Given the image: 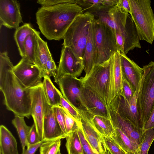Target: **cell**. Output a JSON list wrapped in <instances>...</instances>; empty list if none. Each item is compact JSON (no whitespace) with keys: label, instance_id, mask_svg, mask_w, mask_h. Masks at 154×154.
Wrapping results in <instances>:
<instances>
[{"label":"cell","instance_id":"52a82bcc","mask_svg":"<svg viewBox=\"0 0 154 154\" xmlns=\"http://www.w3.org/2000/svg\"><path fill=\"white\" fill-rule=\"evenodd\" d=\"M143 74L141 81L137 103L144 126L154 106V62L151 61L143 66Z\"/></svg>","mask_w":154,"mask_h":154},{"label":"cell","instance_id":"30bf717a","mask_svg":"<svg viewBox=\"0 0 154 154\" xmlns=\"http://www.w3.org/2000/svg\"><path fill=\"white\" fill-rule=\"evenodd\" d=\"M31 115L32 116L40 140L44 139L43 122L46 110L50 105L42 84L32 88Z\"/></svg>","mask_w":154,"mask_h":154},{"label":"cell","instance_id":"f35d334b","mask_svg":"<svg viewBox=\"0 0 154 154\" xmlns=\"http://www.w3.org/2000/svg\"><path fill=\"white\" fill-rule=\"evenodd\" d=\"M77 132L82 143L84 154H96L85 138L81 125Z\"/></svg>","mask_w":154,"mask_h":154},{"label":"cell","instance_id":"4fadbf2b","mask_svg":"<svg viewBox=\"0 0 154 154\" xmlns=\"http://www.w3.org/2000/svg\"><path fill=\"white\" fill-rule=\"evenodd\" d=\"M117 51L126 55L135 48H141L140 39L130 15L128 17L125 29L115 33Z\"/></svg>","mask_w":154,"mask_h":154},{"label":"cell","instance_id":"ba28073f","mask_svg":"<svg viewBox=\"0 0 154 154\" xmlns=\"http://www.w3.org/2000/svg\"><path fill=\"white\" fill-rule=\"evenodd\" d=\"M141 81L133 98L130 101H128L120 94L115 97L109 107L135 126L143 130L144 126L140 116L137 103Z\"/></svg>","mask_w":154,"mask_h":154},{"label":"cell","instance_id":"f6af8a7d","mask_svg":"<svg viewBox=\"0 0 154 154\" xmlns=\"http://www.w3.org/2000/svg\"><path fill=\"white\" fill-rule=\"evenodd\" d=\"M117 5L122 8L130 14V8L128 0H118Z\"/></svg>","mask_w":154,"mask_h":154},{"label":"cell","instance_id":"e0dca14e","mask_svg":"<svg viewBox=\"0 0 154 154\" xmlns=\"http://www.w3.org/2000/svg\"><path fill=\"white\" fill-rule=\"evenodd\" d=\"M109 118L114 128L120 129L129 138L139 146L144 132L129 121L120 116L109 106Z\"/></svg>","mask_w":154,"mask_h":154},{"label":"cell","instance_id":"7a4b0ae2","mask_svg":"<svg viewBox=\"0 0 154 154\" xmlns=\"http://www.w3.org/2000/svg\"><path fill=\"white\" fill-rule=\"evenodd\" d=\"M83 13V9L75 2L42 6L36 12V23L48 39L59 41L76 17Z\"/></svg>","mask_w":154,"mask_h":154},{"label":"cell","instance_id":"7c38bea8","mask_svg":"<svg viewBox=\"0 0 154 154\" xmlns=\"http://www.w3.org/2000/svg\"><path fill=\"white\" fill-rule=\"evenodd\" d=\"M84 68L83 61L76 57L69 47L63 45L57 69V80L66 75L77 77L81 74Z\"/></svg>","mask_w":154,"mask_h":154},{"label":"cell","instance_id":"7402d4cb","mask_svg":"<svg viewBox=\"0 0 154 154\" xmlns=\"http://www.w3.org/2000/svg\"><path fill=\"white\" fill-rule=\"evenodd\" d=\"M90 122L95 130L102 136L111 137L115 134V129L109 118L88 114Z\"/></svg>","mask_w":154,"mask_h":154},{"label":"cell","instance_id":"60d3db41","mask_svg":"<svg viewBox=\"0 0 154 154\" xmlns=\"http://www.w3.org/2000/svg\"><path fill=\"white\" fill-rule=\"evenodd\" d=\"M37 3L42 6L51 7L66 3H75V1L74 0H38Z\"/></svg>","mask_w":154,"mask_h":154},{"label":"cell","instance_id":"1f68e13d","mask_svg":"<svg viewBox=\"0 0 154 154\" xmlns=\"http://www.w3.org/2000/svg\"><path fill=\"white\" fill-rule=\"evenodd\" d=\"M154 140V127L145 131L136 154H148L150 146Z\"/></svg>","mask_w":154,"mask_h":154},{"label":"cell","instance_id":"9a60e30c","mask_svg":"<svg viewBox=\"0 0 154 154\" xmlns=\"http://www.w3.org/2000/svg\"><path fill=\"white\" fill-rule=\"evenodd\" d=\"M81 97L85 106L91 114L109 118V106L99 96L84 85L81 90Z\"/></svg>","mask_w":154,"mask_h":154},{"label":"cell","instance_id":"4316f807","mask_svg":"<svg viewBox=\"0 0 154 154\" xmlns=\"http://www.w3.org/2000/svg\"><path fill=\"white\" fill-rule=\"evenodd\" d=\"M42 84L45 95L49 104L52 106L60 105V91L54 86L50 77L47 75H45L43 78Z\"/></svg>","mask_w":154,"mask_h":154},{"label":"cell","instance_id":"d4e9b609","mask_svg":"<svg viewBox=\"0 0 154 154\" xmlns=\"http://www.w3.org/2000/svg\"><path fill=\"white\" fill-rule=\"evenodd\" d=\"M115 134L112 138L127 154H136L139 146L120 129L115 128Z\"/></svg>","mask_w":154,"mask_h":154},{"label":"cell","instance_id":"8d00e7d4","mask_svg":"<svg viewBox=\"0 0 154 154\" xmlns=\"http://www.w3.org/2000/svg\"><path fill=\"white\" fill-rule=\"evenodd\" d=\"M57 119L63 134L66 137L65 116L63 108L60 105L53 106Z\"/></svg>","mask_w":154,"mask_h":154},{"label":"cell","instance_id":"277c9868","mask_svg":"<svg viewBox=\"0 0 154 154\" xmlns=\"http://www.w3.org/2000/svg\"><path fill=\"white\" fill-rule=\"evenodd\" d=\"M94 19V15L89 12L79 15L63 38V45L69 47L76 57L83 61L90 25Z\"/></svg>","mask_w":154,"mask_h":154},{"label":"cell","instance_id":"8fae6325","mask_svg":"<svg viewBox=\"0 0 154 154\" xmlns=\"http://www.w3.org/2000/svg\"><path fill=\"white\" fill-rule=\"evenodd\" d=\"M13 71L21 82L26 87L33 88L42 84L45 75L41 69L25 58L13 68Z\"/></svg>","mask_w":154,"mask_h":154},{"label":"cell","instance_id":"ee69618b","mask_svg":"<svg viewBox=\"0 0 154 154\" xmlns=\"http://www.w3.org/2000/svg\"><path fill=\"white\" fill-rule=\"evenodd\" d=\"M153 127H154V106L148 120L144 125L143 128V131Z\"/></svg>","mask_w":154,"mask_h":154},{"label":"cell","instance_id":"5b68a950","mask_svg":"<svg viewBox=\"0 0 154 154\" xmlns=\"http://www.w3.org/2000/svg\"><path fill=\"white\" fill-rule=\"evenodd\" d=\"M130 15L140 40L152 44L154 41V14L150 0H128Z\"/></svg>","mask_w":154,"mask_h":154},{"label":"cell","instance_id":"603a6c76","mask_svg":"<svg viewBox=\"0 0 154 154\" xmlns=\"http://www.w3.org/2000/svg\"><path fill=\"white\" fill-rule=\"evenodd\" d=\"M0 154H19L15 138L2 125L0 127Z\"/></svg>","mask_w":154,"mask_h":154},{"label":"cell","instance_id":"d6a6232c","mask_svg":"<svg viewBox=\"0 0 154 154\" xmlns=\"http://www.w3.org/2000/svg\"><path fill=\"white\" fill-rule=\"evenodd\" d=\"M60 139L44 142L40 147V154H57L60 151Z\"/></svg>","mask_w":154,"mask_h":154},{"label":"cell","instance_id":"9c48e42d","mask_svg":"<svg viewBox=\"0 0 154 154\" xmlns=\"http://www.w3.org/2000/svg\"><path fill=\"white\" fill-rule=\"evenodd\" d=\"M57 83L63 97L78 112H89L82 99L81 90L84 85L81 79L66 75L59 78Z\"/></svg>","mask_w":154,"mask_h":154},{"label":"cell","instance_id":"d590c367","mask_svg":"<svg viewBox=\"0 0 154 154\" xmlns=\"http://www.w3.org/2000/svg\"><path fill=\"white\" fill-rule=\"evenodd\" d=\"M60 94L61 97L60 106L66 109L79 123L81 124L80 116L78 112L63 97L60 91Z\"/></svg>","mask_w":154,"mask_h":154},{"label":"cell","instance_id":"d6986e66","mask_svg":"<svg viewBox=\"0 0 154 154\" xmlns=\"http://www.w3.org/2000/svg\"><path fill=\"white\" fill-rule=\"evenodd\" d=\"M44 139L47 141L66 138L57 119L53 107L50 105L45 112L43 122Z\"/></svg>","mask_w":154,"mask_h":154},{"label":"cell","instance_id":"74e56055","mask_svg":"<svg viewBox=\"0 0 154 154\" xmlns=\"http://www.w3.org/2000/svg\"><path fill=\"white\" fill-rule=\"evenodd\" d=\"M46 75L50 77L51 76L53 77L55 82L57 83V69L52 56L48 60L46 64Z\"/></svg>","mask_w":154,"mask_h":154},{"label":"cell","instance_id":"6da1fadb","mask_svg":"<svg viewBox=\"0 0 154 154\" xmlns=\"http://www.w3.org/2000/svg\"><path fill=\"white\" fill-rule=\"evenodd\" d=\"M14 66L8 52L0 53V89L8 110L15 116L29 118L32 88L25 86L13 71Z\"/></svg>","mask_w":154,"mask_h":154},{"label":"cell","instance_id":"44dd1931","mask_svg":"<svg viewBox=\"0 0 154 154\" xmlns=\"http://www.w3.org/2000/svg\"><path fill=\"white\" fill-rule=\"evenodd\" d=\"M52 56L47 42L42 39L39 32L37 35V40L35 50L34 64L38 66L46 75L47 62Z\"/></svg>","mask_w":154,"mask_h":154},{"label":"cell","instance_id":"3957f363","mask_svg":"<svg viewBox=\"0 0 154 154\" xmlns=\"http://www.w3.org/2000/svg\"><path fill=\"white\" fill-rule=\"evenodd\" d=\"M81 79L84 86L97 94L109 106L115 97L112 56L102 64L94 65L89 74Z\"/></svg>","mask_w":154,"mask_h":154},{"label":"cell","instance_id":"cb8c5ba5","mask_svg":"<svg viewBox=\"0 0 154 154\" xmlns=\"http://www.w3.org/2000/svg\"><path fill=\"white\" fill-rule=\"evenodd\" d=\"M107 12L114 23L115 33L123 31L129 14L117 5L109 8Z\"/></svg>","mask_w":154,"mask_h":154},{"label":"cell","instance_id":"ab89813d","mask_svg":"<svg viewBox=\"0 0 154 154\" xmlns=\"http://www.w3.org/2000/svg\"><path fill=\"white\" fill-rule=\"evenodd\" d=\"M135 92L129 83L123 79L122 92L121 93L128 101L133 98Z\"/></svg>","mask_w":154,"mask_h":154},{"label":"cell","instance_id":"7dc6e473","mask_svg":"<svg viewBox=\"0 0 154 154\" xmlns=\"http://www.w3.org/2000/svg\"><path fill=\"white\" fill-rule=\"evenodd\" d=\"M57 154H61V153H60V151H59L58 152V153H57Z\"/></svg>","mask_w":154,"mask_h":154},{"label":"cell","instance_id":"ffe728a7","mask_svg":"<svg viewBox=\"0 0 154 154\" xmlns=\"http://www.w3.org/2000/svg\"><path fill=\"white\" fill-rule=\"evenodd\" d=\"M93 20L91 23L83 58L84 70L87 76L95 65L97 57Z\"/></svg>","mask_w":154,"mask_h":154},{"label":"cell","instance_id":"b9f144b4","mask_svg":"<svg viewBox=\"0 0 154 154\" xmlns=\"http://www.w3.org/2000/svg\"><path fill=\"white\" fill-rule=\"evenodd\" d=\"M41 140L39 137L36 128L35 126L34 123L31 128L28 137V141L30 144H34L37 143Z\"/></svg>","mask_w":154,"mask_h":154},{"label":"cell","instance_id":"2e32d148","mask_svg":"<svg viewBox=\"0 0 154 154\" xmlns=\"http://www.w3.org/2000/svg\"><path fill=\"white\" fill-rule=\"evenodd\" d=\"M88 112H78L85 137L96 154H105L106 147L102 136L91 124L88 117Z\"/></svg>","mask_w":154,"mask_h":154},{"label":"cell","instance_id":"f1b7e54d","mask_svg":"<svg viewBox=\"0 0 154 154\" xmlns=\"http://www.w3.org/2000/svg\"><path fill=\"white\" fill-rule=\"evenodd\" d=\"M12 123L16 128L20 138L23 150L26 149V147L29 144L28 137L31 127L26 124L24 117L15 116L12 120Z\"/></svg>","mask_w":154,"mask_h":154},{"label":"cell","instance_id":"8992f818","mask_svg":"<svg viewBox=\"0 0 154 154\" xmlns=\"http://www.w3.org/2000/svg\"><path fill=\"white\" fill-rule=\"evenodd\" d=\"M93 23L97 53L95 65L100 64L117 51L116 35L112 29L99 19L94 18Z\"/></svg>","mask_w":154,"mask_h":154},{"label":"cell","instance_id":"ac0fdd59","mask_svg":"<svg viewBox=\"0 0 154 154\" xmlns=\"http://www.w3.org/2000/svg\"><path fill=\"white\" fill-rule=\"evenodd\" d=\"M120 56L123 78L129 83L135 92L142 79L143 69L124 53L120 52Z\"/></svg>","mask_w":154,"mask_h":154},{"label":"cell","instance_id":"7bdbcfd3","mask_svg":"<svg viewBox=\"0 0 154 154\" xmlns=\"http://www.w3.org/2000/svg\"><path fill=\"white\" fill-rule=\"evenodd\" d=\"M47 141L43 140L40 142L34 144H28L27 146L26 149L23 150L22 154H35L38 148L45 142Z\"/></svg>","mask_w":154,"mask_h":154},{"label":"cell","instance_id":"bcb514c9","mask_svg":"<svg viewBox=\"0 0 154 154\" xmlns=\"http://www.w3.org/2000/svg\"><path fill=\"white\" fill-rule=\"evenodd\" d=\"M105 154H112L106 148Z\"/></svg>","mask_w":154,"mask_h":154},{"label":"cell","instance_id":"5bb4252c","mask_svg":"<svg viewBox=\"0 0 154 154\" xmlns=\"http://www.w3.org/2000/svg\"><path fill=\"white\" fill-rule=\"evenodd\" d=\"M23 22L18 2L16 0H0V24L17 29Z\"/></svg>","mask_w":154,"mask_h":154},{"label":"cell","instance_id":"83f0119b","mask_svg":"<svg viewBox=\"0 0 154 154\" xmlns=\"http://www.w3.org/2000/svg\"><path fill=\"white\" fill-rule=\"evenodd\" d=\"M112 57L113 77L116 97L122 93L123 80L121 65L120 52L118 51L115 53L112 56Z\"/></svg>","mask_w":154,"mask_h":154},{"label":"cell","instance_id":"4dcf8cb0","mask_svg":"<svg viewBox=\"0 0 154 154\" xmlns=\"http://www.w3.org/2000/svg\"><path fill=\"white\" fill-rule=\"evenodd\" d=\"M39 32L30 34L26 38L24 44L25 58L34 64L35 50L37 40V35Z\"/></svg>","mask_w":154,"mask_h":154},{"label":"cell","instance_id":"e575fe53","mask_svg":"<svg viewBox=\"0 0 154 154\" xmlns=\"http://www.w3.org/2000/svg\"><path fill=\"white\" fill-rule=\"evenodd\" d=\"M102 136L106 148L112 154H127L112 138Z\"/></svg>","mask_w":154,"mask_h":154},{"label":"cell","instance_id":"f546056e","mask_svg":"<svg viewBox=\"0 0 154 154\" xmlns=\"http://www.w3.org/2000/svg\"><path fill=\"white\" fill-rule=\"evenodd\" d=\"M66 138L65 146L68 154H84L77 131L69 134Z\"/></svg>","mask_w":154,"mask_h":154},{"label":"cell","instance_id":"836d02e7","mask_svg":"<svg viewBox=\"0 0 154 154\" xmlns=\"http://www.w3.org/2000/svg\"><path fill=\"white\" fill-rule=\"evenodd\" d=\"M62 108L67 134L77 131L81 124L79 123L66 109Z\"/></svg>","mask_w":154,"mask_h":154},{"label":"cell","instance_id":"484cf974","mask_svg":"<svg viewBox=\"0 0 154 154\" xmlns=\"http://www.w3.org/2000/svg\"><path fill=\"white\" fill-rule=\"evenodd\" d=\"M37 31L28 23H24L16 29L14 37L20 55L22 58L25 57L24 44L26 38L30 34L35 33Z\"/></svg>","mask_w":154,"mask_h":154}]
</instances>
